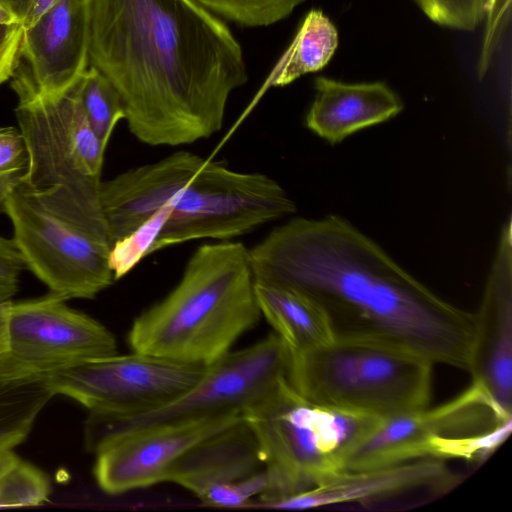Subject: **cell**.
Listing matches in <instances>:
<instances>
[{
  "mask_svg": "<svg viewBox=\"0 0 512 512\" xmlns=\"http://www.w3.org/2000/svg\"><path fill=\"white\" fill-rule=\"evenodd\" d=\"M89 60L120 94L131 134L150 146L217 133L248 79L230 28L193 0H92Z\"/></svg>",
  "mask_w": 512,
  "mask_h": 512,
  "instance_id": "obj_1",
  "label": "cell"
},
{
  "mask_svg": "<svg viewBox=\"0 0 512 512\" xmlns=\"http://www.w3.org/2000/svg\"><path fill=\"white\" fill-rule=\"evenodd\" d=\"M249 255L256 282L315 299L335 337L386 342L468 371L474 314L435 295L345 219H292Z\"/></svg>",
  "mask_w": 512,
  "mask_h": 512,
  "instance_id": "obj_2",
  "label": "cell"
},
{
  "mask_svg": "<svg viewBox=\"0 0 512 512\" xmlns=\"http://www.w3.org/2000/svg\"><path fill=\"white\" fill-rule=\"evenodd\" d=\"M261 312L249 249L241 242L199 246L174 288L132 323V351L209 364L255 326Z\"/></svg>",
  "mask_w": 512,
  "mask_h": 512,
  "instance_id": "obj_3",
  "label": "cell"
},
{
  "mask_svg": "<svg viewBox=\"0 0 512 512\" xmlns=\"http://www.w3.org/2000/svg\"><path fill=\"white\" fill-rule=\"evenodd\" d=\"M99 185L33 189L21 182L2 203L26 268L67 300L92 299L114 281Z\"/></svg>",
  "mask_w": 512,
  "mask_h": 512,
  "instance_id": "obj_4",
  "label": "cell"
},
{
  "mask_svg": "<svg viewBox=\"0 0 512 512\" xmlns=\"http://www.w3.org/2000/svg\"><path fill=\"white\" fill-rule=\"evenodd\" d=\"M241 416L267 474L268 487L259 497L264 507L340 473L347 456L382 420L312 402L286 378Z\"/></svg>",
  "mask_w": 512,
  "mask_h": 512,
  "instance_id": "obj_5",
  "label": "cell"
},
{
  "mask_svg": "<svg viewBox=\"0 0 512 512\" xmlns=\"http://www.w3.org/2000/svg\"><path fill=\"white\" fill-rule=\"evenodd\" d=\"M432 371L430 360L402 347L334 337L316 348L290 353L286 379L317 404L387 419L429 406Z\"/></svg>",
  "mask_w": 512,
  "mask_h": 512,
  "instance_id": "obj_6",
  "label": "cell"
},
{
  "mask_svg": "<svg viewBox=\"0 0 512 512\" xmlns=\"http://www.w3.org/2000/svg\"><path fill=\"white\" fill-rule=\"evenodd\" d=\"M512 414L473 382L453 399L382 419L347 456L342 471L420 459L481 461L509 436Z\"/></svg>",
  "mask_w": 512,
  "mask_h": 512,
  "instance_id": "obj_7",
  "label": "cell"
},
{
  "mask_svg": "<svg viewBox=\"0 0 512 512\" xmlns=\"http://www.w3.org/2000/svg\"><path fill=\"white\" fill-rule=\"evenodd\" d=\"M167 202L171 214L151 254L193 240L228 241L296 210L271 177L234 171L190 151Z\"/></svg>",
  "mask_w": 512,
  "mask_h": 512,
  "instance_id": "obj_8",
  "label": "cell"
},
{
  "mask_svg": "<svg viewBox=\"0 0 512 512\" xmlns=\"http://www.w3.org/2000/svg\"><path fill=\"white\" fill-rule=\"evenodd\" d=\"M290 353L275 334L206 365L187 392L156 410L125 417L90 418V444L136 429L226 414H242L286 378Z\"/></svg>",
  "mask_w": 512,
  "mask_h": 512,
  "instance_id": "obj_9",
  "label": "cell"
},
{
  "mask_svg": "<svg viewBox=\"0 0 512 512\" xmlns=\"http://www.w3.org/2000/svg\"><path fill=\"white\" fill-rule=\"evenodd\" d=\"M54 294L5 307L0 379H43L49 373L117 353L115 336Z\"/></svg>",
  "mask_w": 512,
  "mask_h": 512,
  "instance_id": "obj_10",
  "label": "cell"
},
{
  "mask_svg": "<svg viewBox=\"0 0 512 512\" xmlns=\"http://www.w3.org/2000/svg\"><path fill=\"white\" fill-rule=\"evenodd\" d=\"M205 364L132 351L89 359L43 379L54 395L67 396L93 417H125L163 407L193 387Z\"/></svg>",
  "mask_w": 512,
  "mask_h": 512,
  "instance_id": "obj_11",
  "label": "cell"
},
{
  "mask_svg": "<svg viewBox=\"0 0 512 512\" xmlns=\"http://www.w3.org/2000/svg\"><path fill=\"white\" fill-rule=\"evenodd\" d=\"M78 81L60 94L18 103L15 109L29 159L22 183L30 188L101 182L106 148L85 116Z\"/></svg>",
  "mask_w": 512,
  "mask_h": 512,
  "instance_id": "obj_12",
  "label": "cell"
},
{
  "mask_svg": "<svg viewBox=\"0 0 512 512\" xmlns=\"http://www.w3.org/2000/svg\"><path fill=\"white\" fill-rule=\"evenodd\" d=\"M92 0H58L23 30L10 86L18 103L57 95L90 65Z\"/></svg>",
  "mask_w": 512,
  "mask_h": 512,
  "instance_id": "obj_13",
  "label": "cell"
},
{
  "mask_svg": "<svg viewBox=\"0 0 512 512\" xmlns=\"http://www.w3.org/2000/svg\"><path fill=\"white\" fill-rule=\"evenodd\" d=\"M241 418L226 414L166 423L108 436L91 445L94 477L110 495L166 481L177 460L194 444Z\"/></svg>",
  "mask_w": 512,
  "mask_h": 512,
  "instance_id": "obj_14",
  "label": "cell"
},
{
  "mask_svg": "<svg viewBox=\"0 0 512 512\" xmlns=\"http://www.w3.org/2000/svg\"><path fill=\"white\" fill-rule=\"evenodd\" d=\"M511 220L504 225L483 298L474 314L468 371L507 413L512 414Z\"/></svg>",
  "mask_w": 512,
  "mask_h": 512,
  "instance_id": "obj_15",
  "label": "cell"
},
{
  "mask_svg": "<svg viewBox=\"0 0 512 512\" xmlns=\"http://www.w3.org/2000/svg\"><path fill=\"white\" fill-rule=\"evenodd\" d=\"M461 477L437 459H420L358 471H341L311 489L270 503L267 508L311 509L348 503H375L416 491L446 493Z\"/></svg>",
  "mask_w": 512,
  "mask_h": 512,
  "instance_id": "obj_16",
  "label": "cell"
},
{
  "mask_svg": "<svg viewBox=\"0 0 512 512\" xmlns=\"http://www.w3.org/2000/svg\"><path fill=\"white\" fill-rule=\"evenodd\" d=\"M305 124L330 144L387 121L403 110L401 98L384 82L344 83L319 76Z\"/></svg>",
  "mask_w": 512,
  "mask_h": 512,
  "instance_id": "obj_17",
  "label": "cell"
},
{
  "mask_svg": "<svg viewBox=\"0 0 512 512\" xmlns=\"http://www.w3.org/2000/svg\"><path fill=\"white\" fill-rule=\"evenodd\" d=\"M256 439L241 418L194 444L170 469L173 482L203 500L213 487L247 477L261 469Z\"/></svg>",
  "mask_w": 512,
  "mask_h": 512,
  "instance_id": "obj_18",
  "label": "cell"
},
{
  "mask_svg": "<svg viewBox=\"0 0 512 512\" xmlns=\"http://www.w3.org/2000/svg\"><path fill=\"white\" fill-rule=\"evenodd\" d=\"M255 294L261 315L290 353L304 352L334 339L327 312L312 297L291 288L256 281Z\"/></svg>",
  "mask_w": 512,
  "mask_h": 512,
  "instance_id": "obj_19",
  "label": "cell"
},
{
  "mask_svg": "<svg viewBox=\"0 0 512 512\" xmlns=\"http://www.w3.org/2000/svg\"><path fill=\"white\" fill-rule=\"evenodd\" d=\"M338 31L322 10H310L290 45L266 79L265 87H283L302 75L323 69L338 47Z\"/></svg>",
  "mask_w": 512,
  "mask_h": 512,
  "instance_id": "obj_20",
  "label": "cell"
},
{
  "mask_svg": "<svg viewBox=\"0 0 512 512\" xmlns=\"http://www.w3.org/2000/svg\"><path fill=\"white\" fill-rule=\"evenodd\" d=\"M53 396L44 379H0V455L11 452L26 439L38 414Z\"/></svg>",
  "mask_w": 512,
  "mask_h": 512,
  "instance_id": "obj_21",
  "label": "cell"
},
{
  "mask_svg": "<svg viewBox=\"0 0 512 512\" xmlns=\"http://www.w3.org/2000/svg\"><path fill=\"white\" fill-rule=\"evenodd\" d=\"M80 102L92 130L107 148L117 123L125 119L122 98L113 84L89 65L78 81Z\"/></svg>",
  "mask_w": 512,
  "mask_h": 512,
  "instance_id": "obj_22",
  "label": "cell"
},
{
  "mask_svg": "<svg viewBox=\"0 0 512 512\" xmlns=\"http://www.w3.org/2000/svg\"><path fill=\"white\" fill-rule=\"evenodd\" d=\"M170 214L171 204L166 202L137 228L111 245L108 263L114 280L124 277L142 259L151 254L152 247Z\"/></svg>",
  "mask_w": 512,
  "mask_h": 512,
  "instance_id": "obj_23",
  "label": "cell"
},
{
  "mask_svg": "<svg viewBox=\"0 0 512 512\" xmlns=\"http://www.w3.org/2000/svg\"><path fill=\"white\" fill-rule=\"evenodd\" d=\"M224 21L266 27L287 18L306 0H193Z\"/></svg>",
  "mask_w": 512,
  "mask_h": 512,
  "instance_id": "obj_24",
  "label": "cell"
},
{
  "mask_svg": "<svg viewBox=\"0 0 512 512\" xmlns=\"http://www.w3.org/2000/svg\"><path fill=\"white\" fill-rule=\"evenodd\" d=\"M50 491L47 475L19 457L0 474V508L41 505Z\"/></svg>",
  "mask_w": 512,
  "mask_h": 512,
  "instance_id": "obj_25",
  "label": "cell"
},
{
  "mask_svg": "<svg viewBox=\"0 0 512 512\" xmlns=\"http://www.w3.org/2000/svg\"><path fill=\"white\" fill-rule=\"evenodd\" d=\"M434 23L456 30L473 31L486 18L492 1L509 0H414Z\"/></svg>",
  "mask_w": 512,
  "mask_h": 512,
  "instance_id": "obj_26",
  "label": "cell"
},
{
  "mask_svg": "<svg viewBox=\"0 0 512 512\" xmlns=\"http://www.w3.org/2000/svg\"><path fill=\"white\" fill-rule=\"evenodd\" d=\"M28 153L18 128L0 127V204L21 183L28 170Z\"/></svg>",
  "mask_w": 512,
  "mask_h": 512,
  "instance_id": "obj_27",
  "label": "cell"
},
{
  "mask_svg": "<svg viewBox=\"0 0 512 512\" xmlns=\"http://www.w3.org/2000/svg\"><path fill=\"white\" fill-rule=\"evenodd\" d=\"M267 487L268 478L263 468L242 479L211 488L202 501L218 507H242L253 497L263 495Z\"/></svg>",
  "mask_w": 512,
  "mask_h": 512,
  "instance_id": "obj_28",
  "label": "cell"
},
{
  "mask_svg": "<svg viewBox=\"0 0 512 512\" xmlns=\"http://www.w3.org/2000/svg\"><path fill=\"white\" fill-rule=\"evenodd\" d=\"M24 260L13 239L0 236V305L11 301L18 290Z\"/></svg>",
  "mask_w": 512,
  "mask_h": 512,
  "instance_id": "obj_29",
  "label": "cell"
},
{
  "mask_svg": "<svg viewBox=\"0 0 512 512\" xmlns=\"http://www.w3.org/2000/svg\"><path fill=\"white\" fill-rule=\"evenodd\" d=\"M22 34L21 23L0 25V85L13 73Z\"/></svg>",
  "mask_w": 512,
  "mask_h": 512,
  "instance_id": "obj_30",
  "label": "cell"
},
{
  "mask_svg": "<svg viewBox=\"0 0 512 512\" xmlns=\"http://www.w3.org/2000/svg\"><path fill=\"white\" fill-rule=\"evenodd\" d=\"M58 0H34L22 19L23 30L32 27Z\"/></svg>",
  "mask_w": 512,
  "mask_h": 512,
  "instance_id": "obj_31",
  "label": "cell"
},
{
  "mask_svg": "<svg viewBox=\"0 0 512 512\" xmlns=\"http://www.w3.org/2000/svg\"><path fill=\"white\" fill-rule=\"evenodd\" d=\"M21 23V19L7 0H0V25ZM22 24V23H21Z\"/></svg>",
  "mask_w": 512,
  "mask_h": 512,
  "instance_id": "obj_32",
  "label": "cell"
},
{
  "mask_svg": "<svg viewBox=\"0 0 512 512\" xmlns=\"http://www.w3.org/2000/svg\"><path fill=\"white\" fill-rule=\"evenodd\" d=\"M7 1L10 3V5L14 9V11L17 13L19 18L21 19V23H22V19L25 17V15L29 11L32 3L34 2V0H7Z\"/></svg>",
  "mask_w": 512,
  "mask_h": 512,
  "instance_id": "obj_33",
  "label": "cell"
},
{
  "mask_svg": "<svg viewBox=\"0 0 512 512\" xmlns=\"http://www.w3.org/2000/svg\"><path fill=\"white\" fill-rule=\"evenodd\" d=\"M18 457L13 451L0 455V474L6 470Z\"/></svg>",
  "mask_w": 512,
  "mask_h": 512,
  "instance_id": "obj_34",
  "label": "cell"
}]
</instances>
